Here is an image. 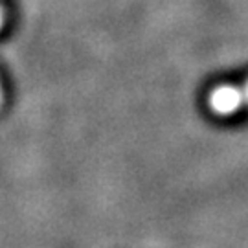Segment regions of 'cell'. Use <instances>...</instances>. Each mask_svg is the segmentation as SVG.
Instances as JSON below:
<instances>
[{
    "label": "cell",
    "instance_id": "cell-2",
    "mask_svg": "<svg viewBox=\"0 0 248 248\" xmlns=\"http://www.w3.org/2000/svg\"><path fill=\"white\" fill-rule=\"evenodd\" d=\"M2 24H4V11L0 8V28H2Z\"/></svg>",
    "mask_w": 248,
    "mask_h": 248
},
{
    "label": "cell",
    "instance_id": "cell-1",
    "mask_svg": "<svg viewBox=\"0 0 248 248\" xmlns=\"http://www.w3.org/2000/svg\"><path fill=\"white\" fill-rule=\"evenodd\" d=\"M212 105L219 112H232V110H235V107L239 105V96H237L235 90L221 89L213 94Z\"/></svg>",
    "mask_w": 248,
    "mask_h": 248
},
{
    "label": "cell",
    "instance_id": "cell-3",
    "mask_svg": "<svg viewBox=\"0 0 248 248\" xmlns=\"http://www.w3.org/2000/svg\"><path fill=\"white\" fill-rule=\"evenodd\" d=\"M0 105H2V94H0Z\"/></svg>",
    "mask_w": 248,
    "mask_h": 248
}]
</instances>
